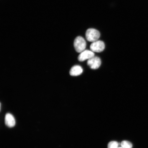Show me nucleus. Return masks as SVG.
<instances>
[{"label": "nucleus", "instance_id": "nucleus-1", "mask_svg": "<svg viewBox=\"0 0 148 148\" xmlns=\"http://www.w3.org/2000/svg\"><path fill=\"white\" fill-rule=\"evenodd\" d=\"M86 46V40L82 37L79 36L75 38L74 42V46L77 52L81 53L85 50Z\"/></svg>", "mask_w": 148, "mask_h": 148}, {"label": "nucleus", "instance_id": "nucleus-2", "mask_svg": "<svg viewBox=\"0 0 148 148\" xmlns=\"http://www.w3.org/2000/svg\"><path fill=\"white\" fill-rule=\"evenodd\" d=\"M86 36L88 41L93 42L99 40L100 37V33L97 29H89L86 31Z\"/></svg>", "mask_w": 148, "mask_h": 148}, {"label": "nucleus", "instance_id": "nucleus-3", "mask_svg": "<svg viewBox=\"0 0 148 148\" xmlns=\"http://www.w3.org/2000/svg\"><path fill=\"white\" fill-rule=\"evenodd\" d=\"M91 51L93 52L100 53L103 51L105 48L104 42L101 40L92 42L90 46Z\"/></svg>", "mask_w": 148, "mask_h": 148}, {"label": "nucleus", "instance_id": "nucleus-4", "mask_svg": "<svg viewBox=\"0 0 148 148\" xmlns=\"http://www.w3.org/2000/svg\"><path fill=\"white\" fill-rule=\"evenodd\" d=\"M101 64V59L97 57L94 56L88 60L87 64L92 69H96L99 68Z\"/></svg>", "mask_w": 148, "mask_h": 148}, {"label": "nucleus", "instance_id": "nucleus-5", "mask_svg": "<svg viewBox=\"0 0 148 148\" xmlns=\"http://www.w3.org/2000/svg\"><path fill=\"white\" fill-rule=\"evenodd\" d=\"M94 56H95V54L93 51L85 50L81 53L79 55L78 60L80 62H83L86 60H88Z\"/></svg>", "mask_w": 148, "mask_h": 148}, {"label": "nucleus", "instance_id": "nucleus-6", "mask_svg": "<svg viewBox=\"0 0 148 148\" xmlns=\"http://www.w3.org/2000/svg\"><path fill=\"white\" fill-rule=\"evenodd\" d=\"M5 123L7 127H12L16 125V120L12 114L7 113L5 114Z\"/></svg>", "mask_w": 148, "mask_h": 148}, {"label": "nucleus", "instance_id": "nucleus-7", "mask_svg": "<svg viewBox=\"0 0 148 148\" xmlns=\"http://www.w3.org/2000/svg\"><path fill=\"white\" fill-rule=\"evenodd\" d=\"M83 70L80 66L75 65L72 67L70 71V75L73 76H77L82 73Z\"/></svg>", "mask_w": 148, "mask_h": 148}, {"label": "nucleus", "instance_id": "nucleus-8", "mask_svg": "<svg viewBox=\"0 0 148 148\" xmlns=\"http://www.w3.org/2000/svg\"><path fill=\"white\" fill-rule=\"evenodd\" d=\"M121 145L123 148H132V144L128 141L123 140L121 142Z\"/></svg>", "mask_w": 148, "mask_h": 148}, {"label": "nucleus", "instance_id": "nucleus-9", "mask_svg": "<svg viewBox=\"0 0 148 148\" xmlns=\"http://www.w3.org/2000/svg\"><path fill=\"white\" fill-rule=\"evenodd\" d=\"M118 147V142L115 141L110 142L108 145V148H117Z\"/></svg>", "mask_w": 148, "mask_h": 148}, {"label": "nucleus", "instance_id": "nucleus-10", "mask_svg": "<svg viewBox=\"0 0 148 148\" xmlns=\"http://www.w3.org/2000/svg\"><path fill=\"white\" fill-rule=\"evenodd\" d=\"M122 148V147H118V148Z\"/></svg>", "mask_w": 148, "mask_h": 148}]
</instances>
